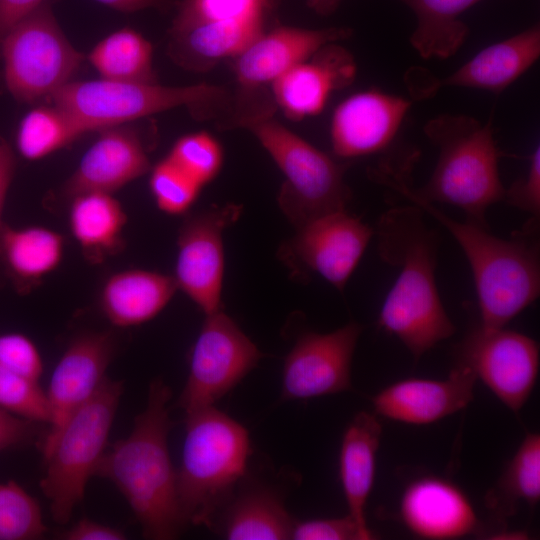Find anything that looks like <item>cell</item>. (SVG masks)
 Returning <instances> with one entry per match:
<instances>
[{"mask_svg":"<svg viewBox=\"0 0 540 540\" xmlns=\"http://www.w3.org/2000/svg\"><path fill=\"white\" fill-rule=\"evenodd\" d=\"M418 157L419 153L412 151L402 159H382L369 169V177L420 208L451 234L471 268L480 326L505 327L539 296V252L530 240V230L506 240L492 235L488 227L448 216L413 187L411 174Z\"/></svg>","mask_w":540,"mask_h":540,"instance_id":"1","label":"cell"},{"mask_svg":"<svg viewBox=\"0 0 540 540\" xmlns=\"http://www.w3.org/2000/svg\"><path fill=\"white\" fill-rule=\"evenodd\" d=\"M379 255L398 275L381 307L378 325L396 336L415 360L451 337L455 326L435 280L438 237L417 206H394L375 232Z\"/></svg>","mask_w":540,"mask_h":540,"instance_id":"2","label":"cell"},{"mask_svg":"<svg viewBox=\"0 0 540 540\" xmlns=\"http://www.w3.org/2000/svg\"><path fill=\"white\" fill-rule=\"evenodd\" d=\"M169 387L151 382L144 410L130 434L102 456L95 475L111 481L124 496L143 535L149 539L176 538L186 526L177 498V472L168 450L172 426L168 412Z\"/></svg>","mask_w":540,"mask_h":540,"instance_id":"3","label":"cell"},{"mask_svg":"<svg viewBox=\"0 0 540 540\" xmlns=\"http://www.w3.org/2000/svg\"><path fill=\"white\" fill-rule=\"evenodd\" d=\"M423 131L439 155L430 179L417 192L430 202L458 207L469 221L488 227L487 210L505 193L492 120L441 114L428 120Z\"/></svg>","mask_w":540,"mask_h":540,"instance_id":"4","label":"cell"},{"mask_svg":"<svg viewBox=\"0 0 540 540\" xmlns=\"http://www.w3.org/2000/svg\"><path fill=\"white\" fill-rule=\"evenodd\" d=\"M177 498L185 525L212 526L244 476L250 454L248 431L214 406L186 414Z\"/></svg>","mask_w":540,"mask_h":540,"instance_id":"5","label":"cell"},{"mask_svg":"<svg viewBox=\"0 0 540 540\" xmlns=\"http://www.w3.org/2000/svg\"><path fill=\"white\" fill-rule=\"evenodd\" d=\"M84 133L120 126L163 111L185 107L199 120L218 124L229 112L232 90L200 83L166 86L155 82L98 80L69 82L52 97Z\"/></svg>","mask_w":540,"mask_h":540,"instance_id":"6","label":"cell"},{"mask_svg":"<svg viewBox=\"0 0 540 540\" xmlns=\"http://www.w3.org/2000/svg\"><path fill=\"white\" fill-rule=\"evenodd\" d=\"M122 393V382L106 377L42 453L45 472L40 487L58 524L68 523L84 497L90 477L95 475Z\"/></svg>","mask_w":540,"mask_h":540,"instance_id":"7","label":"cell"},{"mask_svg":"<svg viewBox=\"0 0 540 540\" xmlns=\"http://www.w3.org/2000/svg\"><path fill=\"white\" fill-rule=\"evenodd\" d=\"M243 129L255 136L283 173L277 201L296 228L323 214L346 210L352 196L344 179L347 164L335 161L274 115L254 119Z\"/></svg>","mask_w":540,"mask_h":540,"instance_id":"8","label":"cell"},{"mask_svg":"<svg viewBox=\"0 0 540 540\" xmlns=\"http://www.w3.org/2000/svg\"><path fill=\"white\" fill-rule=\"evenodd\" d=\"M278 0H183L169 30L168 55L206 72L233 59L269 29Z\"/></svg>","mask_w":540,"mask_h":540,"instance_id":"9","label":"cell"},{"mask_svg":"<svg viewBox=\"0 0 540 540\" xmlns=\"http://www.w3.org/2000/svg\"><path fill=\"white\" fill-rule=\"evenodd\" d=\"M0 53L5 85L25 103L51 98L70 82L83 61L47 1L5 35Z\"/></svg>","mask_w":540,"mask_h":540,"instance_id":"10","label":"cell"},{"mask_svg":"<svg viewBox=\"0 0 540 540\" xmlns=\"http://www.w3.org/2000/svg\"><path fill=\"white\" fill-rule=\"evenodd\" d=\"M262 353L221 309L205 315L190 358L189 375L179 398L187 413L213 406L262 358Z\"/></svg>","mask_w":540,"mask_h":540,"instance_id":"11","label":"cell"},{"mask_svg":"<svg viewBox=\"0 0 540 540\" xmlns=\"http://www.w3.org/2000/svg\"><path fill=\"white\" fill-rule=\"evenodd\" d=\"M539 362V346L528 335L481 326L460 344L456 361L468 367L516 415L535 387Z\"/></svg>","mask_w":540,"mask_h":540,"instance_id":"12","label":"cell"},{"mask_svg":"<svg viewBox=\"0 0 540 540\" xmlns=\"http://www.w3.org/2000/svg\"><path fill=\"white\" fill-rule=\"evenodd\" d=\"M279 249V258L297 277L319 274L343 291L359 264L374 231L346 210L318 216L296 228Z\"/></svg>","mask_w":540,"mask_h":540,"instance_id":"13","label":"cell"},{"mask_svg":"<svg viewBox=\"0 0 540 540\" xmlns=\"http://www.w3.org/2000/svg\"><path fill=\"white\" fill-rule=\"evenodd\" d=\"M242 209L232 202L212 205L188 215L179 229L173 277L178 289L205 315L222 309L223 233L238 220Z\"/></svg>","mask_w":540,"mask_h":540,"instance_id":"14","label":"cell"},{"mask_svg":"<svg viewBox=\"0 0 540 540\" xmlns=\"http://www.w3.org/2000/svg\"><path fill=\"white\" fill-rule=\"evenodd\" d=\"M352 35L348 27L307 29L291 26L269 28L232 59L237 103L271 98L270 86L293 66L307 60L321 47Z\"/></svg>","mask_w":540,"mask_h":540,"instance_id":"15","label":"cell"},{"mask_svg":"<svg viewBox=\"0 0 540 540\" xmlns=\"http://www.w3.org/2000/svg\"><path fill=\"white\" fill-rule=\"evenodd\" d=\"M540 56V27L535 24L500 42L487 46L453 73L438 77L413 66L403 81L413 100L434 97L447 87L474 88L500 93L527 72Z\"/></svg>","mask_w":540,"mask_h":540,"instance_id":"16","label":"cell"},{"mask_svg":"<svg viewBox=\"0 0 540 540\" xmlns=\"http://www.w3.org/2000/svg\"><path fill=\"white\" fill-rule=\"evenodd\" d=\"M362 326L301 335L284 360L282 398L309 399L351 389V363Z\"/></svg>","mask_w":540,"mask_h":540,"instance_id":"17","label":"cell"},{"mask_svg":"<svg viewBox=\"0 0 540 540\" xmlns=\"http://www.w3.org/2000/svg\"><path fill=\"white\" fill-rule=\"evenodd\" d=\"M113 352L114 343L108 333H84L69 343L55 366L45 392L49 420L42 453L51 446L68 418L104 381Z\"/></svg>","mask_w":540,"mask_h":540,"instance_id":"18","label":"cell"},{"mask_svg":"<svg viewBox=\"0 0 540 540\" xmlns=\"http://www.w3.org/2000/svg\"><path fill=\"white\" fill-rule=\"evenodd\" d=\"M411 101L377 89L359 91L335 108L330 122L334 154L349 159L383 151L393 141Z\"/></svg>","mask_w":540,"mask_h":540,"instance_id":"19","label":"cell"},{"mask_svg":"<svg viewBox=\"0 0 540 540\" xmlns=\"http://www.w3.org/2000/svg\"><path fill=\"white\" fill-rule=\"evenodd\" d=\"M402 523L414 535L450 540L475 534L480 521L466 493L452 481L435 475L412 480L399 503Z\"/></svg>","mask_w":540,"mask_h":540,"instance_id":"20","label":"cell"},{"mask_svg":"<svg viewBox=\"0 0 540 540\" xmlns=\"http://www.w3.org/2000/svg\"><path fill=\"white\" fill-rule=\"evenodd\" d=\"M476 381L473 372L458 363L446 379H403L372 397L374 413L405 424H431L467 407Z\"/></svg>","mask_w":540,"mask_h":540,"instance_id":"21","label":"cell"},{"mask_svg":"<svg viewBox=\"0 0 540 540\" xmlns=\"http://www.w3.org/2000/svg\"><path fill=\"white\" fill-rule=\"evenodd\" d=\"M356 71L352 54L332 42L281 75L270 92L277 109L300 121L320 114L334 91L353 82Z\"/></svg>","mask_w":540,"mask_h":540,"instance_id":"22","label":"cell"},{"mask_svg":"<svg viewBox=\"0 0 540 540\" xmlns=\"http://www.w3.org/2000/svg\"><path fill=\"white\" fill-rule=\"evenodd\" d=\"M100 132L65 184L69 199L92 191L113 194L151 169L147 149L133 128L120 125Z\"/></svg>","mask_w":540,"mask_h":540,"instance_id":"23","label":"cell"},{"mask_svg":"<svg viewBox=\"0 0 540 540\" xmlns=\"http://www.w3.org/2000/svg\"><path fill=\"white\" fill-rule=\"evenodd\" d=\"M177 289L173 276L146 269L122 270L104 282L100 308L114 326H137L155 318Z\"/></svg>","mask_w":540,"mask_h":540,"instance_id":"24","label":"cell"},{"mask_svg":"<svg viewBox=\"0 0 540 540\" xmlns=\"http://www.w3.org/2000/svg\"><path fill=\"white\" fill-rule=\"evenodd\" d=\"M381 435L377 415L361 411L347 425L340 447L339 472L348 514L367 531L372 530L365 508L375 480Z\"/></svg>","mask_w":540,"mask_h":540,"instance_id":"25","label":"cell"},{"mask_svg":"<svg viewBox=\"0 0 540 540\" xmlns=\"http://www.w3.org/2000/svg\"><path fill=\"white\" fill-rule=\"evenodd\" d=\"M70 200V231L87 260L101 263L117 253L124 244L127 222L121 203L113 194L97 191L81 193Z\"/></svg>","mask_w":540,"mask_h":540,"instance_id":"26","label":"cell"},{"mask_svg":"<svg viewBox=\"0 0 540 540\" xmlns=\"http://www.w3.org/2000/svg\"><path fill=\"white\" fill-rule=\"evenodd\" d=\"M416 18L409 41L425 59H446L458 52L469 34L461 15L481 0H396Z\"/></svg>","mask_w":540,"mask_h":540,"instance_id":"27","label":"cell"},{"mask_svg":"<svg viewBox=\"0 0 540 540\" xmlns=\"http://www.w3.org/2000/svg\"><path fill=\"white\" fill-rule=\"evenodd\" d=\"M294 521L281 500L264 488L249 489L228 505L223 535L230 540L291 539Z\"/></svg>","mask_w":540,"mask_h":540,"instance_id":"28","label":"cell"},{"mask_svg":"<svg viewBox=\"0 0 540 540\" xmlns=\"http://www.w3.org/2000/svg\"><path fill=\"white\" fill-rule=\"evenodd\" d=\"M64 239L41 226L12 228L0 234V253L12 274L27 284H36L61 263Z\"/></svg>","mask_w":540,"mask_h":540,"instance_id":"29","label":"cell"},{"mask_svg":"<svg viewBox=\"0 0 540 540\" xmlns=\"http://www.w3.org/2000/svg\"><path fill=\"white\" fill-rule=\"evenodd\" d=\"M485 499L487 507L500 520L512 516L520 503L533 507L539 502V433L526 434Z\"/></svg>","mask_w":540,"mask_h":540,"instance_id":"30","label":"cell"},{"mask_svg":"<svg viewBox=\"0 0 540 540\" xmlns=\"http://www.w3.org/2000/svg\"><path fill=\"white\" fill-rule=\"evenodd\" d=\"M88 60L103 79L155 82L153 47L141 33L123 27L99 41Z\"/></svg>","mask_w":540,"mask_h":540,"instance_id":"31","label":"cell"},{"mask_svg":"<svg viewBox=\"0 0 540 540\" xmlns=\"http://www.w3.org/2000/svg\"><path fill=\"white\" fill-rule=\"evenodd\" d=\"M82 134L77 122L53 103L25 114L17 130L16 145L25 159L35 161L66 147Z\"/></svg>","mask_w":540,"mask_h":540,"instance_id":"32","label":"cell"},{"mask_svg":"<svg viewBox=\"0 0 540 540\" xmlns=\"http://www.w3.org/2000/svg\"><path fill=\"white\" fill-rule=\"evenodd\" d=\"M47 530L37 500L15 481L0 483V540H33Z\"/></svg>","mask_w":540,"mask_h":540,"instance_id":"33","label":"cell"},{"mask_svg":"<svg viewBox=\"0 0 540 540\" xmlns=\"http://www.w3.org/2000/svg\"><path fill=\"white\" fill-rule=\"evenodd\" d=\"M166 158L203 188L219 174L223 150L215 137L200 131L180 137Z\"/></svg>","mask_w":540,"mask_h":540,"instance_id":"34","label":"cell"},{"mask_svg":"<svg viewBox=\"0 0 540 540\" xmlns=\"http://www.w3.org/2000/svg\"><path fill=\"white\" fill-rule=\"evenodd\" d=\"M149 187L157 207L170 215L186 213L202 189L166 157L150 169Z\"/></svg>","mask_w":540,"mask_h":540,"instance_id":"35","label":"cell"},{"mask_svg":"<svg viewBox=\"0 0 540 540\" xmlns=\"http://www.w3.org/2000/svg\"><path fill=\"white\" fill-rule=\"evenodd\" d=\"M0 407L34 422L48 423L45 392L38 383L21 378L0 364Z\"/></svg>","mask_w":540,"mask_h":540,"instance_id":"36","label":"cell"},{"mask_svg":"<svg viewBox=\"0 0 540 540\" xmlns=\"http://www.w3.org/2000/svg\"><path fill=\"white\" fill-rule=\"evenodd\" d=\"M0 364L15 375L38 383L43 362L33 341L21 333L0 335Z\"/></svg>","mask_w":540,"mask_h":540,"instance_id":"37","label":"cell"},{"mask_svg":"<svg viewBox=\"0 0 540 540\" xmlns=\"http://www.w3.org/2000/svg\"><path fill=\"white\" fill-rule=\"evenodd\" d=\"M372 531L364 530L347 514L340 518L311 519L294 522L291 539L295 540H370Z\"/></svg>","mask_w":540,"mask_h":540,"instance_id":"38","label":"cell"},{"mask_svg":"<svg viewBox=\"0 0 540 540\" xmlns=\"http://www.w3.org/2000/svg\"><path fill=\"white\" fill-rule=\"evenodd\" d=\"M508 204L533 216L540 215V149L535 147L529 157L527 172L505 188L504 198Z\"/></svg>","mask_w":540,"mask_h":540,"instance_id":"39","label":"cell"},{"mask_svg":"<svg viewBox=\"0 0 540 540\" xmlns=\"http://www.w3.org/2000/svg\"><path fill=\"white\" fill-rule=\"evenodd\" d=\"M36 422L0 407V451L31 440Z\"/></svg>","mask_w":540,"mask_h":540,"instance_id":"40","label":"cell"},{"mask_svg":"<svg viewBox=\"0 0 540 540\" xmlns=\"http://www.w3.org/2000/svg\"><path fill=\"white\" fill-rule=\"evenodd\" d=\"M65 540H123L126 535L118 528L82 518L60 534Z\"/></svg>","mask_w":540,"mask_h":540,"instance_id":"41","label":"cell"},{"mask_svg":"<svg viewBox=\"0 0 540 540\" xmlns=\"http://www.w3.org/2000/svg\"><path fill=\"white\" fill-rule=\"evenodd\" d=\"M46 0H0V42L18 23L37 10Z\"/></svg>","mask_w":540,"mask_h":540,"instance_id":"42","label":"cell"},{"mask_svg":"<svg viewBox=\"0 0 540 540\" xmlns=\"http://www.w3.org/2000/svg\"><path fill=\"white\" fill-rule=\"evenodd\" d=\"M15 166L16 161L10 146L4 141H0V234L4 227L2 215L5 200L14 176Z\"/></svg>","mask_w":540,"mask_h":540,"instance_id":"43","label":"cell"},{"mask_svg":"<svg viewBox=\"0 0 540 540\" xmlns=\"http://www.w3.org/2000/svg\"><path fill=\"white\" fill-rule=\"evenodd\" d=\"M114 10L132 13L148 8L163 9L167 7V0H95Z\"/></svg>","mask_w":540,"mask_h":540,"instance_id":"44","label":"cell"},{"mask_svg":"<svg viewBox=\"0 0 540 540\" xmlns=\"http://www.w3.org/2000/svg\"><path fill=\"white\" fill-rule=\"evenodd\" d=\"M342 0H307V5L315 13L328 16L334 13Z\"/></svg>","mask_w":540,"mask_h":540,"instance_id":"45","label":"cell"},{"mask_svg":"<svg viewBox=\"0 0 540 540\" xmlns=\"http://www.w3.org/2000/svg\"><path fill=\"white\" fill-rule=\"evenodd\" d=\"M492 539H527L528 535L527 533L523 531H503L499 533H495L492 535Z\"/></svg>","mask_w":540,"mask_h":540,"instance_id":"46","label":"cell"}]
</instances>
